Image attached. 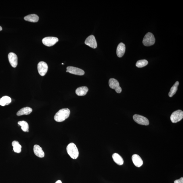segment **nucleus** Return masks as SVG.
<instances>
[{"label": "nucleus", "mask_w": 183, "mask_h": 183, "mask_svg": "<svg viewBox=\"0 0 183 183\" xmlns=\"http://www.w3.org/2000/svg\"><path fill=\"white\" fill-rule=\"evenodd\" d=\"M179 85L178 81H176L174 85L170 89L169 93H168V96L170 97H171L175 94L177 90L178 89V87Z\"/></svg>", "instance_id": "obj_20"}, {"label": "nucleus", "mask_w": 183, "mask_h": 183, "mask_svg": "<svg viewBox=\"0 0 183 183\" xmlns=\"http://www.w3.org/2000/svg\"><path fill=\"white\" fill-rule=\"evenodd\" d=\"M109 83L110 87L112 89H114L117 93H120L121 92V88L120 86L119 81L116 79L114 78L110 79Z\"/></svg>", "instance_id": "obj_7"}, {"label": "nucleus", "mask_w": 183, "mask_h": 183, "mask_svg": "<svg viewBox=\"0 0 183 183\" xmlns=\"http://www.w3.org/2000/svg\"><path fill=\"white\" fill-rule=\"evenodd\" d=\"M125 51V44L121 42L118 45L116 50L117 55L119 58H121L123 56Z\"/></svg>", "instance_id": "obj_13"}, {"label": "nucleus", "mask_w": 183, "mask_h": 183, "mask_svg": "<svg viewBox=\"0 0 183 183\" xmlns=\"http://www.w3.org/2000/svg\"><path fill=\"white\" fill-rule=\"evenodd\" d=\"M183 118V112L181 110H178L172 113L170 119L172 123H175L181 121Z\"/></svg>", "instance_id": "obj_4"}, {"label": "nucleus", "mask_w": 183, "mask_h": 183, "mask_svg": "<svg viewBox=\"0 0 183 183\" xmlns=\"http://www.w3.org/2000/svg\"><path fill=\"white\" fill-rule=\"evenodd\" d=\"M55 183H62V181L60 180H58L57 181V182Z\"/></svg>", "instance_id": "obj_25"}, {"label": "nucleus", "mask_w": 183, "mask_h": 183, "mask_svg": "<svg viewBox=\"0 0 183 183\" xmlns=\"http://www.w3.org/2000/svg\"><path fill=\"white\" fill-rule=\"evenodd\" d=\"M18 125L21 126L22 131L24 132H28L29 126L28 123L26 121H21L18 122Z\"/></svg>", "instance_id": "obj_22"}, {"label": "nucleus", "mask_w": 183, "mask_h": 183, "mask_svg": "<svg viewBox=\"0 0 183 183\" xmlns=\"http://www.w3.org/2000/svg\"><path fill=\"white\" fill-rule=\"evenodd\" d=\"M88 90L89 89L87 87L82 86L77 88L75 91V92L79 96H83L86 95Z\"/></svg>", "instance_id": "obj_15"}, {"label": "nucleus", "mask_w": 183, "mask_h": 183, "mask_svg": "<svg viewBox=\"0 0 183 183\" xmlns=\"http://www.w3.org/2000/svg\"><path fill=\"white\" fill-rule=\"evenodd\" d=\"M67 150L69 155L73 159H76L78 157V150L76 145L74 143H69L67 146Z\"/></svg>", "instance_id": "obj_2"}, {"label": "nucleus", "mask_w": 183, "mask_h": 183, "mask_svg": "<svg viewBox=\"0 0 183 183\" xmlns=\"http://www.w3.org/2000/svg\"><path fill=\"white\" fill-rule=\"evenodd\" d=\"M148 64L147 60H138L136 62V66L138 68H141L146 66Z\"/></svg>", "instance_id": "obj_23"}, {"label": "nucleus", "mask_w": 183, "mask_h": 183, "mask_svg": "<svg viewBox=\"0 0 183 183\" xmlns=\"http://www.w3.org/2000/svg\"><path fill=\"white\" fill-rule=\"evenodd\" d=\"M58 41V39L54 37H47L43 39L42 42L44 45L51 46L54 45Z\"/></svg>", "instance_id": "obj_6"}, {"label": "nucleus", "mask_w": 183, "mask_h": 183, "mask_svg": "<svg viewBox=\"0 0 183 183\" xmlns=\"http://www.w3.org/2000/svg\"><path fill=\"white\" fill-rule=\"evenodd\" d=\"M66 72L75 75L82 76L85 74L84 71L80 69L72 66L67 67Z\"/></svg>", "instance_id": "obj_9"}, {"label": "nucleus", "mask_w": 183, "mask_h": 183, "mask_svg": "<svg viewBox=\"0 0 183 183\" xmlns=\"http://www.w3.org/2000/svg\"><path fill=\"white\" fill-rule=\"evenodd\" d=\"M114 161L119 166H121L124 163V160L122 157L117 153H114L112 155Z\"/></svg>", "instance_id": "obj_17"}, {"label": "nucleus", "mask_w": 183, "mask_h": 183, "mask_svg": "<svg viewBox=\"0 0 183 183\" xmlns=\"http://www.w3.org/2000/svg\"><path fill=\"white\" fill-rule=\"evenodd\" d=\"M24 18L26 21L32 22H37L39 19L38 16L35 14H30L25 16Z\"/></svg>", "instance_id": "obj_18"}, {"label": "nucleus", "mask_w": 183, "mask_h": 183, "mask_svg": "<svg viewBox=\"0 0 183 183\" xmlns=\"http://www.w3.org/2000/svg\"><path fill=\"white\" fill-rule=\"evenodd\" d=\"M12 146H13L14 152L18 153L21 152V146L19 142L17 141H14L12 142Z\"/></svg>", "instance_id": "obj_21"}, {"label": "nucleus", "mask_w": 183, "mask_h": 183, "mask_svg": "<svg viewBox=\"0 0 183 183\" xmlns=\"http://www.w3.org/2000/svg\"><path fill=\"white\" fill-rule=\"evenodd\" d=\"M155 42V39L153 34L148 32L144 36L142 42L144 46H150L153 45Z\"/></svg>", "instance_id": "obj_3"}, {"label": "nucleus", "mask_w": 183, "mask_h": 183, "mask_svg": "<svg viewBox=\"0 0 183 183\" xmlns=\"http://www.w3.org/2000/svg\"><path fill=\"white\" fill-rule=\"evenodd\" d=\"M132 159L133 164L137 167H140L143 165V160L138 155L134 154L132 156Z\"/></svg>", "instance_id": "obj_12"}, {"label": "nucleus", "mask_w": 183, "mask_h": 183, "mask_svg": "<svg viewBox=\"0 0 183 183\" xmlns=\"http://www.w3.org/2000/svg\"><path fill=\"white\" fill-rule=\"evenodd\" d=\"M32 111V109L29 107H23L19 110L17 113V115L20 116L22 115H29Z\"/></svg>", "instance_id": "obj_16"}, {"label": "nucleus", "mask_w": 183, "mask_h": 183, "mask_svg": "<svg viewBox=\"0 0 183 183\" xmlns=\"http://www.w3.org/2000/svg\"><path fill=\"white\" fill-rule=\"evenodd\" d=\"M34 152L35 154L39 157H44V152L42 148L38 145H35L33 148Z\"/></svg>", "instance_id": "obj_14"}, {"label": "nucleus", "mask_w": 183, "mask_h": 183, "mask_svg": "<svg viewBox=\"0 0 183 183\" xmlns=\"http://www.w3.org/2000/svg\"><path fill=\"white\" fill-rule=\"evenodd\" d=\"M70 111L68 108L61 109L55 115L54 119L55 121L58 122H62L68 119L70 116Z\"/></svg>", "instance_id": "obj_1"}, {"label": "nucleus", "mask_w": 183, "mask_h": 183, "mask_svg": "<svg viewBox=\"0 0 183 183\" xmlns=\"http://www.w3.org/2000/svg\"><path fill=\"white\" fill-rule=\"evenodd\" d=\"M2 30V28L1 27V26H0V31H1Z\"/></svg>", "instance_id": "obj_26"}, {"label": "nucleus", "mask_w": 183, "mask_h": 183, "mask_svg": "<svg viewBox=\"0 0 183 183\" xmlns=\"http://www.w3.org/2000/svg\"><path fill=\"white\" fill-rule=\"evenodd\" d=\"M11 102V98L8 96H4L0 99V105L4 106L9 104Z\"/></svg>", "instance_id": "obj_19"}, {"label": "nucleus", "mask_w": 183, "mask_h": 183, "mask_svg": "<svg viewBox=\"0 0 183 183\" xmlns=\"http://www.w3.org/2000/svg\"><path fill=\"white\" fill-rule=\"evenodd\" d=\"M48 66L46 63L44 62H40L38 63L37 66L38 72L42 76H44L47 72Z\"/></svg>", "instance_id": "obj_8"}, {"label": "nucleus", "mask_w": 183, "mask_h": 183, "mask_svg": "<svg viewBox=\"0 0 183 183\" xmlns=\"http://www.w3.org/2000/svg\"><path fill=\"white\" fill-rule=\"evenodd\" d=\"M134 121L139 125H149V121L147 118L139 115H134L133 116Z\"/></svg>", "instance_id": "obj_5"}, {"label": "nucleus", "mask_w": 183, "mask_h": 183, "mask_svg": "<svg viewBox=\"0 0 183 183\" xmlns=\"http://www.w3.org/2000/svg\"><path fill=\"white\" fill-rule=\"evenodd\" d=\"M174 183H183V177L179 179V180H175L174 182Z\"/></svg>", "instance_id": "obj_24"}, {"label": "nucleus", "mask_w": 183, "mask_h": 183, "mask_svg": "<svg viewBox=\"0 0 183 183\" xmlns=\"http://www.w3.org/2000/svg\"><path fill=\"white\" fill-rule=\"evenodd\" d=\"M8 59L11 66L16 68L18 64V58L16 55L14 53L11 52L8 54Z\"/></svg>", "instance_id": "obj_11"}, {"label": "nucleus", "mask_w": 183, "mask_h": 183, "mask_svg": "<svg viewBox=\"0 0 183 183\" xmlns=\"http://www.w3.org/2000/svg\"><path fill=\"white\" fill-rule=\"evenodd\" d=\"M85 44L93 49L96 48L97 46L96 40L95 36L93 35L89 36L87 38L85 41Z\"/></svg>", "instance_id": "obj_10"}]
</instances>
